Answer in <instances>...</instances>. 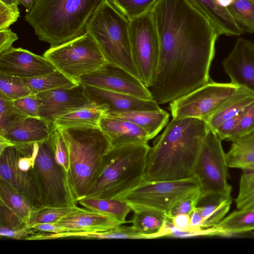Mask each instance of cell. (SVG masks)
<instances>
[{"mask_svg": "<svg viewBox=\"0 0 254 254\" xmlns=\"http://www.w3.org/2000/svg\"><path fill=\"white\" fill-rule=\"evenodd\" d=\"M160 55L148 88L159 105L170 103L210 81L209 69L219 36L188 0H158L151 10Z\"/></svg>", "mask_w": 254, "mask_h": 254, "instance_id": "cell-1", "label": "cell"}, {"mask_svg": "<svg viewBox=\"0 0 254 254\" xmlns=\"http://www.w3.org/2000/svg\"><path fill=\"white\" fill-rule=\"evenodd\" d=\"M209 130L203 120L173 118L150 147L144 180H176L193 176L195 163Z\"/></svg>", "mask_w": 254, "mask_h": 254, "instance_id": "cell-2", "label": "cell"}, {"mask_svg": "<svg viewBox=\"0 0 254 254\" xmlns=\"http://www.w3.org/2000/svg\"><path fill=\"white\" fill-rule=\"evenodd\" d=\"M104 0H38L24 18L41 41L55 47L86 32L87 22Z\"/></svg>", "mask_w": 254, "mask_h": 254, "instance_id": "cell-3", "label": "cell"}, {"mask_svg": "<svg viewBox=\"0 0 254 254\" xmlns=\"http://www.w3.org/2000/svg\"><path fill=\"white\" fill-rule=\"evenodd\" d=\"M59 130L68 152L69 185L77 202L86 196L112 145L99 127H73Z\"/></svg>", "mask_w": 254, "mask_h": 254, "instance_id": "cell-4", "label": "cell"}, {"mask_svg": "<svg viewBox=\"0 0 254 254\" xmlns=\"http://www.w3.org/2000/svg\"><path fill=\"white\" fill-rule=\"evenodd\" d=\"M150 147L148 143L112 146L85 197L118 198L144 181Z\"/></svg>", "mask_w": 254, "mask_h": 254, "instance_id": "cell-5", "label": "cell"}, {"mask_svg": "<svg viewBox=\"0 0 254 254\" xmlns=\"http://www.w3.org/2000/svg\"><path fill=\"white\" fill-rule=\"evenodd\" d=\"M86 32L96 42L107 63L139 78L132 56L129 20L109 0L98 6L87 23Z\"/></svg>", "mask_w": 254, "mask_h": 254, "instance_id": "cell-6", "label": "cell"}, {"mask_svg": "<svg viewBox=\"0 0 254 254\" xmlns=\"http://www.w3.org/2000/svg\"><path fill=\"white\" fill-rule=\"evenodd\" d=\"M43 56L56 69L77 82L107 63L96 42L86 32L61 45L50 47Z\"/></svg>", "mask_w": 254, "mask_h": 254, "instance_id": "cell-7", "label": "cell"}, {"mask_svg": "<svg viewBox=\"0 0 254 254\" xmlns=\"http://www.w3.org/2000/svg\"><path fill=\"white\" fill-rule=\"evenodd\" d=\"M33 169L46 207L76 205L70 188L67 173L58 165L50 138L33 145Z\"/></svg>", "mask_w": 254, "mask_h": 254, "instance_id": "cell-8", "label": "cell"}, {"mask_svg": "<svg viewBox=\"0 0 254 254\" xmlns=\"http://www.w3.org/2000/svg\"><path fill=\"white\" fill-rule=\"evenodd\" d=\"M198 190L199 186L194 176L176 180H144L118 198L130 207H147L168 215L180 200Z\"/></svg>", "mask_w": 254, "mask_h": 254, "instance_id": "cell-9", "label": "cell"}, {"mask_svg": "<svg viewBox=\"0 0 254 254\" xmlns=\"http://www.w3.org/2000/svg\"><path fill=\"white\" fill-rule=\"evenodd\" d=\"M221 141L210 129L203 141L193 172L198 182L200 199L213 195L231 196L232 187L227 181L228 167Z\"/></svg>", "mask_w": 254, "mask_h": 254, "instance_id": "cell-10", "label": "cell"}, {"mask_svg": "<svg viewBox=\"0 0 254 254\" xmlns=\"http://www.w3.org/2000/svg\"><path fill=\"white\" fill-rule=\"evenodd\" d=\"M129 35L139 79L148 88L154 80L160 55L158 35L151 11L129 20Z\"/></svg>", "mask_w": 254, "mask_h": 254, "instance_id": "cell-11", "label": "cell"}, {"mask_svg": "<svg viewBox=\"0 0 254 254\" xmlns=\"http://www.w3.org/2000/svg\"><path fill=\"white\" fill-rule=\"evenodd\" d=\"M239 88L231 82L222 83L210 80L170 102L172 116L173 119L194 118L205 121Z\"/></svg>", "mask_w": 254, "mask_h": 254, "instance_id": "cell-12", "label": "cell"}, {"mask_svg": "<svg viewBox=\"0 0 254 254\" xmlns=\"http://www.w3.org/2000/svg\"><path fill=\"white\" fill-rule=\"evenodd\" d=\"M79 82L85 86L124 93L143 100H153L149 89L139 78L125 69L108 63L95 71L81 77Z\"/></svg>", "mask_w": 254, "mask_h": 254, "instance_id": "cell-13", "label": "cell"}, {"mask_svg": "<svg viewBox=\"0 0 254 254\" xmlns=\"http://www.w3.org/2000/svg\"><path fill=\"white\" fill-rule=\"evenodd\" d=\"M20 155V151L13 146L5 148L0 153V178L24 195L37 211L45 205L34 169L21 170L17 165Z\"/></svg>", "mask_w": 254, "mask_h": 254, "instance_id": "cell-14", "label": "cell"}, {"mask_svg": "<svg viewBox=\"0 0 254 254\" xmlns=\"http://www.w3.org/2000/svg\"><path fill=\"white\" fill-rule=\"evenodd\" d=\"M40 118L54 125L59 117L81 108L95 106L80 83L70 88H61L39 93Z\"/></svg>", "mask_w": 254, "mask_h": 254, "instance_id": "cell-15", "label": "cell"}, {"mask_svg": "<svg viewBox=\"0 0 254 254\" xmlns=\"http://www.w3.org/2000/svg\"><path fill=\"white\" fill-rule=\"evenodd\" d=\"M54 65L43 56L12 47L0 55V73L29 78L53 71Z\"/></svg>", "mask_w": 254, "mask_h": 254, "instance_id": "cell-16", "label": "cell"}, {"mask_svg": "<svg viewBox=\"0 0 254 254\" xmlns=\"http://www.w3.org/2000/svg\"><path fill=\"white\" fill-rule=\"evenodd\" d=\"M222 64L231 83L254 93V44L239 38Z\"/></svg>", "mask_w": 254, "mask_h": 254, "instance_id": "cell-17", "label": "cell"}, {"mask_svg": "<svg viewBox=\"0 0 254 254\" xmlns=\"http://www.w3.org/2000/svg\"><path fill=\"white\" fill-rule=\"evenodd\" d=\"M84 86L85 93L95 105L102 108L104 115L135 111H157L161 109L153 100H146L119 92L95 87Z\"/></svg>", "mask_w": 254, "mask_h": 254, "instance_id": "cell-18", "label": "cell"}, {"mask_svg": "<svg viewBox=\"0 0 254 254\" xmlns=\"http://www.w3.org/2000/svg\"><path fill=\"white\" fill-rule=\"evenodd\" d=\"M54 126L41 118L27 117L0 135L18 149H25L49 139Z\"/></svg>", "mask_w": 254, "mask_h": 254, "instance_id": "cell-19", "label": "cell"}, {"mask_svg": "<svg viewBox=\"0 0 254 254\" xmlns=\"http://www.w3.org/2000/svg\"><path fill=\"white\" fill-rule=\"evenodd\" d=\"M99 128L107 136L112 146L147 143L150 140L147 132L130 122L104 115Z\"/></svg>", "mask_w": 254, "mask_h": 254, "instance_id": "cell-20", "label": "cell"}, {"mask_svg": "<svg viewBox=\"0 0 254 254\" xmlns=\"http://www.w3.org/2000/svg\"><path fill=\"white\" fill-rule=\"evenodd\" d=\"M68 231H101L123 225L115 218L85 208L68 215L57 222Z\"/></svg>", "mask_w": 254, "mask_h": 254, "instance_id": "cell-21", "label": "cell"}, {"mask_svg": "<svg viewBox=\"0 0 254 254\" xmlns=\"http://www.w3.org/2000/svg\"><path fill=\"white\" fill-rule=\"evenodd\" d=\"M211 22L219 35L240 36L243 33L227 7L216 0H188Z\"/></svg>", "mask_w": 254, "mask_h": 254, "instance_id": "cell-22", "label": "cell"}, {"mask_svg": "<svg viewBox=\"0 0 254 254\" xmlns=\"http://www.w3.org/2000/svg\"><path fill=\"white\" fill-rule=\"evenodd\" d=\"M133 215L130 223L143 239L158 238L168 218L167 214L147 207H131Z\"/></svg>", "mask_w": 254, "mask_h": 254, "instance_id": "cell-23", "label": "cell"}, {"mask_svg": "<svg viewBox=\"0 0 254 254\" xmlns=\"http://www.w3.org/2000/svg\"><path fill=\"white\" fill-rule=\"evenodd\" d=\"M254 102V93L242 87L220 106L205 121L214 131L223 122L236 115Z\"/></svg>", "mask_w": 254, "mask_h": 254, "instance_id": "cell-24", "label": "cell"}, {"mask_svg": "<svg viewBox=\"0 0 254 254\" xmlns=\"http://www.w3.org/2000/svg\"><path fill=\"white\" fill-rule=\"evenodd\" d=\"M106 116L131 122L145 131L150 139L156 136L169 119V113L162 109L113 113Z\"/></svg>", "mask_w": 254, "mask_h": 254, "instance_id": "cell-25", "label": "cell"}, {"mask_svg": "<svg viewBox=\"0 0 254 254\" xmlns=\"http://www.w3.org/2000/svg\"><path fill=\"white\" fill-rule=\"evenodd\" d=\"M104 114V110L96 105L83 108L59 117L54 122V126L59 129L99 127L100 120Z\"/></svg>", "mask_w": 254, "mask_h": 254, "instance_id": "cell-26", "label": "cell"}, {"mask_svg": "<svg viewBox=\"0 0 254 254\" xmlns=\"http://www.w3.org/2000/svg\"><path fill=\"white\" fill-rule=\"evenodd\" d=\"M77 202L87 209L111 216L123 224L130 223L126 219L131 208L120 199L85 197Z\"/></svg>", "mask_w": 254, "mask_h": 254, "instance_id": "cell-27", "label": "cell"}, {"mask_svg": "<svg viewBox=\"0 0 254 254\" xmlns=\"http://www.w3.org/2000/svg\"><path fill=\"white\" fill-rule=\"evenodd\" d=\"M231 196L213 195L200 199L201 205H197L203 219V228L215 227L225 217L232 203Z\"/></svg>", "mask_w": 254, "mask_h": 254, "instance_id": "cell-28", "label": "cell"}, {"mask_svg": "<svg viewBox=\"0 0 254 254\" xmlns=\"http://www.w3.org/2000/svg\"><path fill=\"white\" fill-rule=\"evenodd\" d=\"M226 160L229 168L243 169L254 166V131L232 141Z\"/></svg>", "mask_w": 254, "mask_h": 254, "instance_id": "cell-29", "label": "cell"}, {"mask_svg": "<svg viewBox=\"0 0 254 254\" xmlns=\"http://www.w3.org/2000/svg\"><path fill=\"white\" fill-rule=\"evenodd\" d=\"M0 201L5 204L28 225L32 215L36 211L24 195L1 178Z\"/></svg>", "mask_w": 254, "mask_h": 254, "instance_id": "cell-30", "label": "cell"}, {"mask_svg": "<svg viewBox=\"0 0 254 254\" xmlns=\"http://www.w3.org/2000/svg\"><path fill=\"white\" fill-rule=\"evenodd\" d=\"M33 94L61 88H70L80 83L55 69L40 76L23 78Z\"/></svg>", "mask_w": 254, "mask_h": 254, "instance_id": "cell-31", "label": "cell"}, {"mask_svg": "<svg viewBox=\"0 0 254 254\" xmlns=\"http://www.w3.org/2000/svg\"><path fill=\"white\" fill-rule=\"evenodd\" d=\"M215 227L222 235L254 230V209L234 211L224 218Z\"/></svg>", "mask_w": 254, "mask_h": 254, "instance_id": "cell-32", "label": "cell"}, {"mask_svg": "<svg viewBox=\"0 0 254 254\" xmlns=\"http://www.w3.org/2000/svg\"><path fill=\"white\" fill-rule=\"evenodd\" d=\"M242 170L236 206L238 209H254V166Z\"/></svg>", "mask_w": 254, "mask_h": 254, "instance_id": "cell-33", "label": "cell"}, {"mask_svg": "<svg viewBox=\"0 0 254 254\" xmlns=\"http://www.w3.org/2000/svg\"><path fill=\"white\" fill-rule=\"evenodd\" d=\"M227 8L243 32L254 34V4L249 0H235Z\"/></svg>", "mask_w": 254, "mask_h": 254, "instance_id": "cell-34", "label": "cell"}, {"mask_svg": "<svg viewBox=\"0 0 254 254\" xmlns=\"http://www.w3.org/2000/svg\"><path fill=\"white\" fill-rule=\"evenodd\" d=\"M81 209L77 205L43 207L33 213L28 226L30 227L36 223H56Z\"/></svg>", "mask_w": 254, "mask_h": 254, "instance_id": "cell-35", "label": "cell"}, {"mask_svg": "<svg viewBox=\"0 0 254 254\" xmlns=\"http://www.w3.org/2000/svg\"><path fill=\"white\" fill-rule=\"evenodd\" d=\"M0 93L13 101L33 94L23 78L2 73H0Z\"/></svg>", "mask_w": 254, "mask_h": 254, "instance_id": "cell-36", "label": "cell"}, {"mask_svg": "<svg viewBox=\"0 0 254 254\" xmlns=\"http://www.w3.org/2000/svg\"><path fill=\"white\" fill-rule=\"evenodd\" d=\"M129 20L151 11L158 0H109Z\"/></svg>", "mask_w": 254, "mask_h": 254, "instance_id": "cell-37", "label": "cell"}, {"mask_svg": "<svg viewBox=\"0 0 254 254\" xmlns=\"http://www.w3.org/2000/svg\"><path fill=\"white\" fill-rule=\"evenodd\" d=\"M26 118L15 107L13 100L0 93V133Z\"/></svg>", "mask_w": 254, "mask_h": 254, "instance_id": "cell-38", "label": "cell"}, {"mask_svg": "<svg viewBox=\"0 0 254 254\" xmlns=\"http://www.w3.org/2000/svg\"><path fill=\"white\" fill-rule=\"evenodd\" d=\"M50 140L53 148L55 159L57 163L62 167L67 173L69 170L68 152L59 129L54 127Z\"/></svg>", "mask_w": 254, "mask_h": 254, "instance_id": "cell-39", "label": "cell"}, {"mask_svg": "<svg viewBox=\"0 0 254 254\" xmlns=\"http://www.w3.org/2000/svg\"><path fill=\"white\" fill-rule=\"evenodd\" d=\"M254 131V102L246 110L227 141H233Z\"/></svg>", "mask_w": 254, "mask_h": 254, "instance_id": "cell-40", "label": "cell"}, {"mask_svg": "<svg viewBox=\"0 0 254 254\" xmlns=\"http://www.w3.org/2000/svg\"><path fill=\"white\" fill-rule=\"evenodd\" d=\"M201 198L200 190H196L180 200L171 210L167 215L168 217L172 218L179 214L190 215L197 206Z\"/></svg>", "mask_w": 254, "mask_h": 254, "instance_id": "cell-41", "label": "cell"}, {"mask_svg": "<svg viewBox=\"0 0 254 254\" xmlns=\"http://www.w3.org/2000/svg\"><path fill=\"white\" fill-rule=\"evenodd\" d=\"M15 107L27 117L40 118L39 102L36 94L13 101Z\"/></svg>", "mask_w": 254, "mask_h": 254, "instance_id": "cell-42", "label": "cell"}, {"mask_svg": "<svg viewBox=\"0 0 254 254\" xmlns=\"http://www.w3.org/2000/svg\"><path fill=\"white\" fill-rule=\"evenodd\" d=\"M16 4H8L0 1V30L7 29L20 16Z\"/></svg>", "mask_w": 254, "mask_h": 254, "instance_id": "cell-43", "label": "cell"}, {"mask_svg": "<svg viewBox=\"0 0 254 254\" xmlns=\"http://www.w3.org/2000/svg\"><path fill=\"white\" fill-rule=\"evenodd\" d=\"M0 226L11 229H20L28 226L1 201H0Z\"/></svg>", "mask_w": 254, "mask_h": 254, "instance_id": "cell-44", "label": "cell"}, {"mask_svg": "<svg viewBox=\"0 0 254 254\" xmlns=\"http://www.w3.org/2000/svg\"><path fill=\"white\" fill-rule=\"evenodd\" d=\"M248 106L243 111L236 115L223 122L214 131L219 136L221 140H227L231 133L237 126L239 121L244 114Z\"/></svg>", "mask_w": 254, "mask_h": 254, "instance_id": "cell-45", "label": "cell"}, {"mask_svg": "<svg viewBox=\"0 0 254 254\" xmlns=\"http://www.w3.org/2000/svg\"><path fill=\"white\" fill-rule=\"evenodd\" d=\"M36 232L29 226L20 229H11L4 226H0V236L16 240H26L29 236L34 235Z\"/></svg>", "mask_w": 254, "mask_h": 254, "instance_id": "cell-46", "label": "cell"}, {"mask_svg": "<svg viewBox=\"0 0 254 254\" xmlns=\"http://www.w3.org/2000/svg\"><path fill=\"white\" fill-rule=\"evenodd\" d=\"M18 39L17 34L7 28L0 30V55L12 48V44Z\"/></svg>", "mask_w": 254, "mask_h": 254, "instance_id": "cell-47", "label": "cell"}, {"mask_svg": "<svg viewBox=\"0 0 254 254\" xmlns=\"http://www.w3.org/2000/svg\"><path fill=\"white\" fill-rule=\"evenodd\" d=\"M172 223L174 227L185 232H192L190 226V215L187 214H179L174 216L172 218Z\"/></svg>", "mask_w": 254, "mask_h": 254, "instance_id": "cell-48", "label": "cell"}, {"mask_svg": "<svg viewBox=\"0 0 254 254\" xmlns=\"http://www.w3.org/2000/svg\"><path fill=\"white\" fill-rule=\"evenodd\" d=\"M30 228L36 231L47 232L50 233H60L68 232V230L65 227L56 223H36L31 226Z\"/></svg>", "mask_w": 254, "mask_h": 254, "instance_id": "cell-49", "label": "cell"}, {"mask_svg": "<svg viewBox=\"0 0 254 254\" xmlns=\"http://www.w3.org/2000/svg\"><path fill=\"white\" fill-rule=\"evenodd\" d=\"M38 0H18L19 4L22 5L25 8L26 13L30 12L35 7Z\"/></svg>", "mask_w": 254, "mask_h": 254, "instance_id": "cell-50", "label": "cell"}, {"mask_svg": "<svg viewBox=\"0 0 254 254\" xmlns=\"http://www.w3.org/2000/svg\"><path fill=\"white\" fill-rule=\"evenodd\" d=\"M13 145L8 140L0 135V153L6 147Z\"/></svg>", "mask_w": 254, "mask_h": 254, "instance_id": "cell-51", "label": "cell"}, {"mask_svg": "<svg viewBox=\"0 0 254 254\" xmlns=\"http://www.w3.org/2000/svg\"><path fill=\"white\" fill-rule=\"evenodd\" d=\"M235 0H216V2L221 6L228 7L231 5Z\"/></svg>", "mask_w": 254, "mask_h": 254, "instance_id": "cell-52", "label": "cell"}, {"mask_svg": "<svg viewBox=\"0 0 254 254\" xmlns=\"http://www.w3.org/2000/svg\"><path fill=\"white\" fill-rule=\"evenodd\" d=\"M0 1L8 4H19L18 0H0Z\"/></svg>", "mask_w": 254, "mask_h": 254, "instance_id": "cell-53", "label": "cell"}, {"mask_svg": "<svg viewBox=\"0 0 254 254\" xmlns=\"http://www.w3.org/2000/svg\"><path fill=\"white\" fill-rule=\"evenodd\" d=\"M249 1H251L252 3L254 4V0H249Z\"/></svg>", "mask_w": 254, "mask_h": 254, "instance_id": "cell-54", "label": "cell"}]
</instances>
